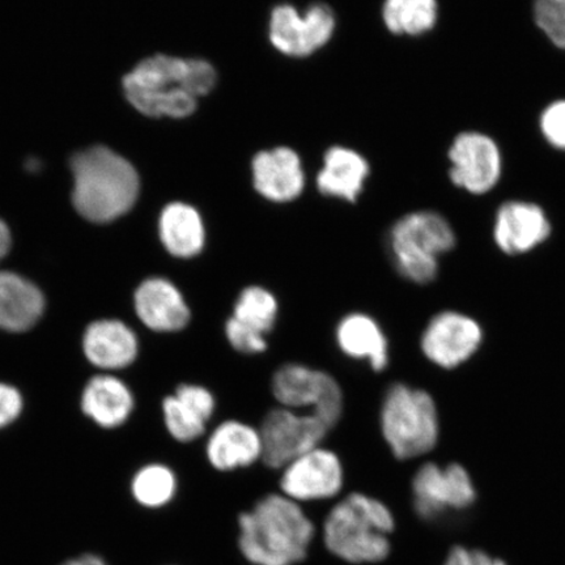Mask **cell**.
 <instances>
[{"label":"cell","instance_id":"cell-1","mask_svg":"<svg viewBox=\"0 0 565 565\" xmlns=\"http://www.w3.org/2000/svg\"><path fill=\"white\" fill-rule=\"evenodd\" d=\"M237 546L252 565H298L307 559L317 527L303 505L281 492L238 514Z\"/></svg>","mask_w":565,"mask_h":565},{"label":"cell","instance_id":"cell-2","mask_svg":"<svg viewBox=\"0 0 565 565\" xmlns=\"http://www.w3.org/2000/svg\"><path fill=\"white\" fill-rule=\"evenodd\" d=\"M215 84L216 71L207 61L168 55L141 61L124 77L127 100L154 118L192 116L198 98L209 95Z\"/></svg>","mask_w":565,"mask_h":565},{"label":"cell","instance_id":"cell-3","mask_svg":"<svg viewBox=\"0 0 565 565\" xmlns=\"http://www.w3.org/2000/svg\"><path fill=\"white\" fill-rule=\"evenodd\" d=\"M394 513L383 500L353 491L330 508L322 522L324 548L351 565L379 564L392 553Z\"/></svg>","mask_w":565,"mask_h":565},{"label":"cell","instance_id":"cell-4","mask_svg":"<svg viewBox=\"0 0 565 565\" xmlns=\"http://www.w3.org/2000/svg\"><path fill=\"white\" fill-rule=\"evenodd\" d=\"M71 169L74 206L87 221H116L137 203L140 186L136 168L110 148L96 146L76 153Z\"/></svg>","mask_w":565,"mask_h":565},{"label":"cell","instance_id":"cell-5","mask_svg":"<svg viewBox=\"0 0 565 565\" xmlns=\"http://www.w3.org/2000/svg\"><path fill=\"white\" fill-rule=\"evenodd\" d=\"M381 435L399 461L419 458L439 443V413L430 394L404 383L387 387L380 408Z\"/></svg>","mask_w":565,"mask_h":565},{"label":"cell","instance_id":"cell-6","mask_svg":"<svg viewBox=\"0 0 565 565\" xmlns=\"http://www.w3.org/2000/svg\"><path fill=\"white\" fill-rule=\"evenodd\" d=\"M454 228L435 211H414L393 224L387 249L395 270L415 285L433 282L440 270V258L454 250Z\"/></svg>","mask_w":565,"mask_h":565},{"label":"cell","instance_id":"cell-7","mask_svg":"<svg viewBox=\"0 0 565 565\" xmlns=\"http://www.w3.org/2000/svg\"><path fill=\"white\" fill-rule=\"evenodd\" d=\"M271 393L278 406L315 414L333 429L344 413V393L333 374L303 363H285L274 372Z\"/></svg>","mask_w":565,"mask_h":565},{"label":"cell","instance_id":"cell-8","mask_svg":"<svg viewBox=\"0 0 565 565\" xmlns=\"http://www.w3.org/2000/svg\"><path fill=\"white\" fill-rule=\"evenodd\" d=\"M259 430L263 462L268 469L281 470L295 458L323 445L331 428L315 414L277 406L266 413Z\"/></svg>","mask_w":565,"mask_h":565},{"label":"cell","instance_id":"cell-9","mask_svg":"<svg viewBox=\"0 0 565 565\" xmlns=\"http://www.w3.org/2000/svg\"><path fill=\"white\" fill-rule=\"evenodd\" d=\"M345 470L333 449L320 447L295 458L280 470L279 492L301 505L341 497Z\"/></svg>","mask_w":565,"mask_h":565},{"label":"cell","instance_id":"cell-10","mask_svg":"<svg viewBox=\"0 0 565 565\" xmlns=\"http://www.w3.org/2000/svg\"><path fill=\"white\" fill-rule=\"evenodd\" d=\"M413 507L424 521H435L449 512L469 510L477 490L461 465L424 463L412 482Z\"/></svg>","mask_w":565,"mask_h":565},{"label":"cell","instance_id":"cell-11","mask_svg":"<svg viewBox=\"0 0 565 565\" xmlns=\"http://www.w3.org/2000/svg\"><path fill=\"white\" fill-rule=\"evenodd\" d=\"M450 180L475 195L491 192L503 173V157L491 137L479 131L458 134L449 150Z\"/></svg>","mask_w":565,"mask_h":565},{"label":"cell","instance_id":"cell-12","mask_svg":"<svg viewBox=\"0 0 565 565\" xmlns=\"http://www.w3.org/2000/svg\"><path fill=\"white\" fill-rule=\"evenodd\" d=\"M335 30V17L329 6H310L301 17L292 6L274 9L270 19V41L282 54L307 56L327 45Z\"/></svg>","mask_w":565,"mask_h":565},{"label":"cell","instance_id":"cell-13","mask_svg":"<svg viewBox=\"0 0 565 565\" xmlns=\"http://www.w3.org/2000/svg\"><path fill=\"white\" fill-rule=\"evenodd\" d=\"M483 342V330L471 317L457 312L436 315L423 331L420 349L430 363L456 369L475 355Z\"/></svg>","mask_w":565,"mask_h":565},{"label":"cell","instance_id":"cell-14","mask_svg":"<svg viewBox=\"0 0 565 565\" xmlns=\"http://www.w3.org/2000/svg\"><path fill=\"white\" fill-rule=\"evenodd\" d=\"M134 303L139 320L154 333H180L192 321V309L185 296L167 278L152 277L141 281Z\"/></svg>","mask_w":565,"mask_h":565},{"label":"cell","instance_id":"cell-15","mask_svg":"<svg viewBox=\"0 0 565 565\" xmlns=\"http://www.w3.org/2000/svg\"><path fill=\"white\" fill-rule=\"evenodd\" d=\"M204 456L211 468L218 472L250 468L264 459L263 436L259 428L249 423L224 420L209 434Z\"/></svg>","mask_w":565,"mask_h":565},{"label":"cell","instance_id":"cell-16","mask_svg":"<svg viewBox=\"0 0 565 565\" xmlns=\"http://www.w3.org/2000/svg\"><path fill=\"white\" fill-rule=\"evenodd\" d=\"M550 235L551 223L545 210L532 202H505L494 217V243L510 256L532 252Z\"/></svg>","mask_w":565,"mask_h":565},{"label":"cell","instance_id":"cell-17","mask_svg":"<svg viewBox=\"0 0 565 565\" xmlns=\"http://www.w3.org/2000/svg\"><path fill=\"white\" fill-rule=\"evenodd\" d=\"M215 412L214 393L200 384H181L162 401V416L168 433L175 441L183 444L202 439Z\"/></svg>","mask_w":565,"mask_h":565},{"label":"cell","instance_id":"cell-18","mask_svg":"<svg viewBox=\"0 0 565 565\" xmlns=\"http://www.w3.org/2000/svg\"><path fill=\"white\" fill-rule=\"evenodd\" d=\"M253 182L267 201L287 203L298 200L306 185L298 153L287 147L259 152L253 160Z\"/></svg>","mask_w":565,"mask_h":565},{"label":"cell","instance_id":"cell-19","mask_svg":"<svg viewBox=\"0 0 565 565\" xmlns=\"http://www.w3.org/2000/svg\"><path fill=\"white\" fill-rule=\"evenodd\" d=\"M335 343L352 360L369 363L374 372H383L391 362V345L376 318L364 312L344 315L337 323Z\"/></svg>","mask_w":565,"mask_h":565},{"label":"cell","instance_id":"cell-20","mask_svg":"<svg viewBox=\"0 0 565 565\" xmlns=\"http://www.w3.org/2000/svg\"><path fill=\"white\" fill-rule=\"evenodd\" d=\"M159 236L162 246L179 259H193L207 244V231L201 212L188 203H169L161 211Z\"/></svg>","mask_w":565,"mask_h":565},{"label":"cell","instance_id":"cell-21","mask_svg":"<svg viewBox=\"0 0 565 565\" xmlns=\"http://www.w3.org/2000/svg\"><path fill=\"white\" fill-rule=\"evenodd\" d=\"M134 331L121 321L103 320L90 324L84 335V352L89 362L104 370L126 369L138 356Z\"/></svg>","mask_w":565,"mask_h":565},{"label":"cell","instance_id":"cell-22","mask_svg":"<svg viewBox=\"0 0 565 565\" xmlns=\"http://www.w3.org/2000/svg\"><path fill=\"white\" fill-rule=\"evenodd\" d=\"M44 295L32 281L15 273L0 271V329L21 333L40 320Z\"/></svg>","mask_w":565,"mask_h":565},{"label":"cell","instance_id":"cell-23","mask_svg":"<svg viewBox=\"0 0 565 565\" xmlns=\"http://www.w3.org/2000/svg\"><path fill=\"white\" fill-rule=\"evenodd\" d=\"M369 174V162L358 152L350 148L333 147L324 154V164L318 174L317 186L324 196L356 202Z\"/></svg>","mask_w":565,"mask_h":565},{"label":"cell","instance_id":"cell-24","mask_svg":"<svg viewBox=\"0 0 565 565\" xmlns=\"http://www.w3.org/2000/svg\"><path fill=\"white\" fill-rule=\"evenodd\" d=\"M83 412L104 428L121 426L134 408L132 394L121 380L97 376L89 381L82 401Z\"/></svg>","mask_w":565,"mask_h":565},{"label":"cell","instance_id":"cell-25","mask_svg":"<svg viewBox=\"0 0 565 565\" xmlns=\"http://www.w3.org/2000/svg\"><path fill=\"white\" fill-rule=\"evenodd\" d=\"M383 18L394 34L420 35L434 30L439 4L437 0H386Z\"/></svg>","mask_w":565,"mask_h":565},{"label":"cell","instance_id":"cell-26","mask_svg":"<svg viewBox=\"0 0 565 565\" xmlns=\"http://www.w3.org/2000/svg\"><path fill=\"white\" fill-rule=\"evenodd\" d=\"M231 317L265 335L271 333L279 317V301L270 289L252 285L242 289Z\"/></svg>","mask_w":565,"mask_h":565},{"label":"cell","instance_id":"cell-27","mask_svg":"<svg viewBox=\"0 0 565 565\" xmlns=\"http://www.w3.org/2000/svg\"><path fill=\"white\" fill-rule=\"evenodd\" d=\"M179 491V479L167 465L150 463L132 478L131 493L137 503L147 510H160L172 503Z\"/></svg>","mask_w":565,"mask_h":565},{"label":"cell","instance_id":"cell-28","mask_svg":"<svg viewBox=\"0 0 565 565\" xmlns=\"http://www.w3.org/2000/svg\"><path fill=\"white\" fill-rule=\"evenodd\" d=\"M534 20L546 38L565 51V0H534Z\"/></svg>","mask_w":565,"mask_h":565},{"label":"cell","instance_id":"cell-29","mask_svg":"<svg viewBox=\"0 0 565 565\" xmlns=\"http://www.w3.org/2000/svg\"><path fill=\"white\" fill-rule=\"evenodd\" d=\"M224 335L231 348L243 355H260L268 349L267 335L230 317L224 324Z\"/></svg>","mask_w":565,"mask_h":565},{"label":"cell","instance_id":"cell-30","mask_svg":"<svg viewBox=\"0 0 565 565\" xmlns=\"http://www.w3.org/2000/svg\"><path fill=\"white\" fill-rule=\"evenodd\" d=\"M540 127L551 146L565 151V100L550 104L543 110Z\"/></svg>","mask_w":565,"mask_h":565},{"label":"cell","instance_id":"cell-31","mask_svg":"<svg viewBox=\"0 0 565 565\" xmlns=\"http://www.w3.org/2000/svg\"><path fill=\"white\" fill-rule=\"evenodd\" d=\"M444 565H507V563L492 557L484 551L457 546L450 551Z\"/></svg>","mask_w":565,"mask_h":565},{"label":"cell","instance_id":"cell-32","mask_svg":"<svg viewBox=\"0 0 565 565\" xmlns=\"http://www.w3.org/2000/svg\"><path fill=\"white\" fill-rule=\"evenodd\" d=\"M23 408V399L15 387L0 384V428L15 420Z\"/></svg>","mask_w":565,"mask_h":565},{"label":"cell","instance_id":"cell-33","mask_svg":"<svg viewBox=\"0 0 565 565\" xmlns=\"http://www.w3.org/2000/svg\"><path fill=\"white\" fill-rule=\"evenodd\" d=\"M12 245V236L9 225L0 218V259L9 254Z\"/></svg>","mask_w":565,"mask_h":565},{"label":"cell","instance_id":"cell-34","mask_svg":"<svg viewBox=\"0 0 565 565\" xmlns=\"http://www.w3.org/2000/svg\"><path fill=\"white\" fill-rule=\"evenodd\" d=\"M61 565H108V563H106L102 556L96 554H83Z\"/></svg>","mask_w":565,"mask_h":565}]
</instances>
